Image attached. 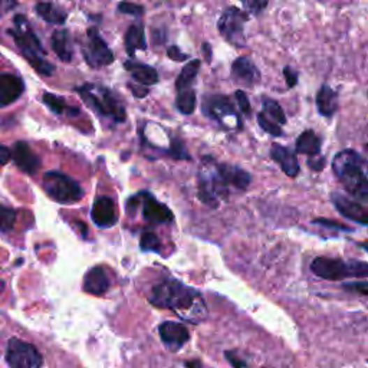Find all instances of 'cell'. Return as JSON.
Segmentation results:
<instances>
[{
	"label": "cell",
	"instance_id": "d590c367",
	"mask_svg": "<svg viewBox=\"0 0 368 368\" xmlns=\"http://www.w3.org/2000/svg\"><path fill=\"white\" fill-rule=\"evenodd\" d=\"M118 10L121 13H127V15H134V16H140L144 13V8L140 5H134V3H127V2H122L118 5Z\"/></svg>",
	"mask_w": 368,
	"mask_h": 368
},
{
	"label": "cell",
	"instance_id": "7dc6e473",
	"mask_svg": "<svg viewBox=\"0 0 368 368\" xmlns=\"http://www.w3.org/2000/svg\"><path fill=\"white\" fill-rule=\"evenodd\" d=\"M358 246H360L361 249H364V251L368 252V242H361V243H358Z\"/></svg>",
	"mask_w": 368,
	"mask_h": 368
},
{
	"label": "cell",
	"instance_id": "681fc988",
	"mask_svg": "<svg viewBox=\"0 0 368 368\" xmlns=\"http://www.w3.org/2000/svg\"><path fill=\"white\" fill-rule=\"evenodd\" d=\"M3 290H5V282L0 281V293H3Z\"/></svg>",
	"mask_w": 368,
	"mask_h": 368
},
{
	"label": "cell",
	"instance_id": "f907efd6",
	"mask_svg": "<svg viewBox=\"0 0 368 368\" xmlns=\"http://www.w3.org/2000/svg\"><path fill=\"white\" fill-rule=\"evenodd\" d=\"M365 149H367V154H368V141H367V145H365Z\"/></svg>",
	"mask_w": 368,
	"mask_h": 368
},
{
	"label": "cell",
	"instance_id": "7c38bea8",
	"mask_svg": "<svg viewBox=\"0 0 368 368\" xmlns=\"http://www.w3.org/2000/svg\"><path fill=\"white\" fill-rule=\"evenodd\" d=\"M159 334L164 347L171 353H177L190 341L189 330L183 324L175 321L163 323L159 327Z\"/></svg>",
	"mask_w": 368,
	"mask_h": 368
},
{
	"label": "cell",
	"instance_id": "52a82bcc",
	"mask_svg": "<svg viewBox=\"0 0 368 368\" xmlns=\"http://www.w3.org/2000/svg\"><path fill=\"white\" fill-rule=\"evenodd\" d=\"M78 92L84 98V101L95 111L103 115L112 117L117 122L126 121L124 107L117 101V98L108 89L101 88L100 94H95L91 85H85L82 88H78Z\"/></svg>",
	"mask_w": 368,
	"mask_h": 368
},
{
	"label": "cell",
	"instance_id": "ee69618b",
	"mask_svg": "<svg viewBox=\"0 0 368 368\" xmlns=\"http://www.w3.org/2000/svg\"><path fill=\"white\" fill-rule=\"evenodd\" d=\"M12 152L5 145H0V165H5L10 161Z\"/></svg>",
	"mask_w": 368,
	"mask_h": 368
},
{
	"label": "cell",
	"instance_id": "2e32d148",
	"mask_svg": "<svg viewBox=\"0 0 368 368\" xmlns=\"http://www.w3.org/2000/svg\"><path fill=\"white\" fill-rule=\"evenodd\" d=\"M232 77L242 85L255 87L260 81V72L252 59L240 57L232 64Z\"/></svg>",
	"mask_w": 368,
	"mask_h": 368
},
{
	"label": "cell",
	"instance_id": "7a4b0ae2",
	"mask_svg": "<svg viewBox=\"0 0 368 368\" xmlns=\"http://www.w3.org/2000/svg\"><path fill=\"white\" fill-rule=\"evenodd\" d=\"M364 160L354 150H342L332 160V171L354 199L368 203V177L362 168Z\"/></svg>",
	"mask_w": 368,
	"mask_h": 368
},
{
	"label": "cell",
	"instance_id": "7bdbcfd3",
	"mask_svg": "<svg viewBox=\"0 0 368 368\" xmlns=\"http://www.w3.org/2000/svg\"><path fill=\"white\" fill-rule=\"evenodd\" d=\"M308 165L315 170V171H321L325 167V159L321 156H315V157H309L308 160Z\"/></svg>",
	"mask_w": 368,
	"mask_h": 368
},
{
	"label": "cell",
	"instance_id": "60d3db41",
	"mask_svg": "<svg viewBox=\"0 0 368 368\" xmlns=\"http://www.w3.org/2000/svg\"><path fill=\"white\" fill-rule=\"evenodd\" d=\"M167 55L171 58V59H173V61H186L187 58H189V55H186L184 52H182L180 51V49H179V46H170L168 49H167Z\"/></svg>",
	"mask_w": 368,
	"mask_h": 368
},
{
	"label": "cell",
	"instance_id": "9a60e30c",
	"mask_svg": "<svg viewBox=\"0 0 368 368\" xmlns=\"http://www.w3.org/2000/svg\"><path fill=\"white\" fill-rule=\"evenodd\" d=\"M91 216L96 226L104 229L112 228L117 223V212H115L114 200L111 198H107V196L98 198L92 206Z\"/></svg>",
	"mask_w": 368,
	"mask_h": 368
},
{
	"label": "cell",
	"instance_id": "7402d4cb",
	"mask_svg": "<svg viewBox=\"0 0 368 368\" xmlns=\"http://www.w3.org/2000/svg\"><path fill=\"white\" fill-rule=\"evenodd\" d=\"M316 108L323 117L331 118L338 110V92L331 87L324 85L316 94Z\"/></svg>",
	"mask_w": 368,
	"mask_h": 368
},
{
	"label": "cell",
	"instance_id": "1f68e13d",
	"mask_svg": "<svg viewBox=\"0 0 368 368\" xmlns=\"http://www.w3.org/2000/svg\"><path fill=\"white\" fill-rule=\"evenodd\" d=\"M16 213L15 210L0 206V232H8L15 226Z\"/></svg>",
	"mask_w": 368,
	"mask_h": 368
},
{
	"label": "cell",
	"instance_id": "484cf974",
	"mask_svg": "<svg viewBox=\"0 0 368 368\" xmlns=\"http://www.w3.org/2000/svg\"><path fill=\"white\" fill-rule=\"evenodd\" d=\"M199 68H200V61L194 59V61H190L182 69L180 75L177 77V81H176L177 92L184 91V89H191V85H193L196 77H198V73H199Z\"/></svg>",
	"mask_w": 368,
	"mask_h": 368
},
{
	"label": "cell",
	"instance_id": "9c48e42d",
	"mask_svg": "<svg viewBox=\"0 0 368 368\" xmlns=\"http://www.w3.org/2000/svg\"><path fill=\"white\" fill-rule=\"evenodd\" d=\"M6 361L10 368H41L42 355L32 346L19 338H10L6 350Z\"/></svg>",
	"mask_w": 368,
	"mask_h": 368
},
{
	"label": "cell",
	"instance_id": "bcb514c9",
	"mask_svg": "<svg viewBox=\"0 0 368 368\" xmlns=\"http://www.w3.org/2000/svg\"><path fill=\"white\" fill-rule=\"evenodd\" d=\"M187 368H203V364L199 360H191L186 362Z\"/></svg>",
	"mask_w": 368,
	"mask_h": 368
},
{
	"label": "cell",
	"instance_id": "44dd1931",
	"mask_svg": "<svg viewBox=\"0 0 368 368\" xmlns=\"http://www.w3.org/2000/svg\"><path fill=\"white\" fill-rule=\"evenodd\" d=\"M124 66L131 73L133 80L142 87L154 85L159 82V72H157V69H154L150 65H144V64L128 61V62H126Z\"/></svg>",
	"mask_w": 368,
	"mask_h": 368
},
{
	"label": "cell",
	"instance_id": "ffe728a7",
	"mask_svg": "<svg viewBox=\"0 0 368 368\" xmlns=\"http://www.w3.org/2000/svg\"><path fill=\"white\" fill-rule=\"evenodd\" d=\"M110 288V279L101 266H95L84 278V290L91 295H103Z\"/></svg>",
	"mask_w": 368,
	"mask_h": 368
},
{
	"label": "cell",
	"instance_id": "f546056e",
	"mask_svg": "<svg viewBox=\"0 0 368 368\" xmlns=\"http://www.w3.org/2000/svg\"><path fill=\"white\" fill-rule=\"evenodd\" d=\"M141 249L145 252H160L161 242L159 236L152 230H145L141 235Z\"/></svg>",
	"mask_w": 368,
	"mask_h": 368
},
{
	"label": "cell",
	"instance_id": "8992f818",
	"mask_svg": "<svg viewBox=\"0 0 368 368\" xmlns=\"http://www.w3.org/2000/svg\"><path fill=\"white\" fill-rule=\"evenodd\" d=\"M43 190L52 200L62 205H72L82 199L81 186L61 171H47L43 176Z\"/></svg>",
	"mask_w": 368,
	"mask_h": 368
},
{
	"label": "cell",
	"instance_id": "5b68a950",
	"mask_svg": "<svg viewBox=\"0 0 368 368\" xmlns=\"http://www.w3.org/2000/svg\"><path fill=\"white\" fill-rule=\"evenodd\" d=\"M311 271L314 275L328 281L346 278H368V263L360 260H342L320 256L312 260Z\"/></svg>",
	"mask_w": 368,
	"mask_h": 368
},
{
	"label": "cell",
	"instance_id": "836d02e7",
	"mask_svg": "<svg viewBox=\"0 0 368 368\" xmlns=\"http://www.w3.org/2000/svg\"><path fill=\"white\" fill-rule=\"evenodd\" d=\"M168 154L176 159V160H190V154L187 153L186 150V147L183 144L182 140H173V142H171V147H170V150H168Z\"/></svg>",
	"mask_w": 368,
	"mask_h": 368
},
{
	"label": "cell",
	"instance_id": "ac0fdd59",
	"mask_svg": "<svg viewBox=\"0 0 368 368\" xmlns=\"http://www.w3.org/2000/svg\"><path fill=\"white\" fill-rule=\"evenodd\" d=\"M271 157L274 161L282 168L284 173L289 177H297L300 173V163L298 159L292 150H289L288 147H284L281 144H272L271 147Z\"/></svg>",
	"mask_w": 368,
	"mask_h": 368
},
{
	"label": "cell",
	"instance_id": "ba28073f",
	"mask_svg": "<svg viewBox=\"0 0 368 368\" xmlns=\"http://www.w3.org/2000/svg\"><path fill=\"white\" fill-rule=\"evenodd\" d=\"M249 20L248 12H243L237 8H228L219 19L217 28L220 35H222L229 43L237 47H243L246 45V38H244V23Z\"/></svg>",
	"mask_w": 368,
	"mask_h": 368
},
{
	"label": "cell",
	"instance_id": "83f0119b",
	"mask_svg": "<svg viewBox=\"0 0 368 368\" xmlns=\"http://www.w3.org/2000/svg\"><path fill=\"white\" fill-rule=\"evenodd\" d=\"M196 104H198V100H196V92L193 88L177 92L176 105L182 114L184 115L193 114L196 110Z\"/></svg>",
	"mask_w": 368,
	"mask_h": 368
},
{
	"label": "cell",
	"instance_id": "4fadbf2b",
	"mask_svg": "<svg viewBox=\"0 0 368 368\" xmlns=\"http://www.w3.org/2000/svg\"><path fill=\"white\" fill-rule=\"evenodd\" d=\"M138 198L142 203V217L147 222L154 223V225H161V223H170L173 222L175 214L165 205L160 203L156 200L150 193H141L138 194Z\"/></svg>",
	"mask_w": 368,
	"mask_h": 368
},
{
	"label": "cell",
	"instance_id": "f6af8a7d",
	"mask_svg": "<svg viewBox=\"0 0 368 368\" xmlns=\"http://www.w3.org/2000/svg\"><path fill=\"white\" fill-rule=\"evenodd\" d=\"M130 88H131V91L134 92V95L135 96H138V98H142V96H145L147 94H149V89H147V88H144V87H134V85H131L130 84Z\"/></svg>",
	"mask_w": 368,
	"mask_h": 368
},
{
	"label": "cell",
	"instance_id": "ab89813d",
	"mask_svg": "<svg viewBox=\"0 0 368 368\" xmlns=\"http://www.w3.org/2000/svg\"><path fill=\"white\" fill-rule=\"evenodd\" d=\"M284 77H285L286 84H288L289 88H293V87H295L298 84V73L295 71H293L292 68H289V66H286L284 69Z\"/></svg>",
	"mask_w": 368,
	"mask_h": 368
},
{
	"label": "cell",
	"instance_id": "4dcf8cb0",
	"mask_svg": "<svg viewBox=\"0 0 368 368\" xmlns=\"http://www.w3.org/2000/svg\"><path fill=\"white\" fill-rule=\"evenodd\" d=\"M43 103L46 104V107H47L49 110H51V111L55 112V114H62V112H65V111H68V112L72 111L71 108H69V110L66 108V104H65V101L62 100L61 96L54 95V94H51V92H45V94H43Z\"/></svg>",
	"mask_w": 368,
	"mask_h": 368
},
{
	"label": "cell",
	"instance_id": "3957f363",
	"mask_svg": "<svg viewBox=\"0 0 368 368\" xmlns=\"http://www.w3.org/2000/svg\"><path fill=\"white\" fill-rule=\"evenodd\" d=\"M226 196H229V184L220 163L205 157L199 173V199L210 207H217Z\"/></svg>",
	"mask_w": 368,
	"mask_h": 368
},
{
	"label": "cell",
	"instance_id": "b9f144b4",
	"mask_svg": "<svg viewBox=\"0 0 368 368\" xmlns=\"http://www.w3.org/2000/svg\"><path fill=\"white\" fill-rule=\"evenodd\" d=\"M315 225H321V226H325V228H335V229H342L346 232H350V228L341 225V223H335V222H331V220H325V219H315L314 220Z\"/></svg>",
	"mask_w": 368,
	"mask_h": 368
},
{
	"label": "cell",
	"instance_id": "8fae6325",
	"mask_svg": "<svg viewBox=\"0 0 368 368\" xmlns=\"http://www.w3.org/2000/svg\"><path fill=\"white\" fill-rule=\"evenodd\" d=\"M84 55L87 62L94 68L107 66L114 62L111 49L101 39V36L98 35V31L95 28L88 29V43L84 49Z\"/></svg>",
	"mask_w": 368,
	"mask_h": 368
},
{
	"label": "cell",
	"instance_id": "e575fe53",
	"mask_svg": "<svg viewBox=\"0 0 368 368\" xmlns=\"http://www.w3.org/2000/svg\"><path fill=\"white\" fill-rule=\"evenodd\" d=\"M235 96H236V103L239 104V108L242 110V112L246 115V117H251L252 114V107H251V103H249V98L248 95L244 94L242 89H237L235 92Z\"/></svg>",
	"mask_w": 368,
	"mask_h": 368
},
{
	"label": "cell",
	"instance_id": "d6a6232c",
	"mask_svg": "<svg viewBox=\"0 0 368 368\" xmlns=\"http://www.w3.org/2000/svg\"><path fill=\"white\" fill-rule=\"evenodd\" d=\"M258 122H259V126L262 127L263 131H266L267 134H271V135H275V137H279L282 135V130L278 124H275L274 121L269 119L267 117H265L262 112L258 115Z\"/></svg>",
	"mask_w": 368,
	"mask_h": 368
},
{
	"label": "cell",
	"instance_id": "d4e9b609",
	"mask_svg": "<svg viewBox=\"0 0 368 368\" xmlns=\"http://www.w3.org/2000/svg\"><path fill=\"white\" fill-rule=\"evenodd\" d=\"M147 47L142 24H131L126 34V49L130 57L135 55V51H144Z\"/></svg>",
	"mask_w": 368,
	"mask_h": 368
},
{
	"label": "cell",
	"instance_id": "d6986e66",
	"mask_svg": "<svg viewBox=\"0 0 368 368\" xmlns=\"http://www.w3.org/2000/svg\"><path fill=\"white\" fill-rule=\"evenodd\" d=\"M24 85L20 78L12 73H0V107H8L19 100Z\"/></svg>",
	"mask_w": 368,
	"mask_h": 368
},
{
	"label": "cell",
	"instance_id": "74e56055",
	"mask_svg": "<svg viewBox=\"0 0 368 368\" xmlns=\"http://www.w3.org/2000/svg\"><path fill=\"white\" fill-rule=\"evenodd\" d=\"M243 5H244V8L248 9V12L258 15L267 6V2H259V0H249V2H244Z\"/></svg>",
	"mask_w": 368,
	"mask_h": 368
},
{
	"label": "cell",
	"instance_id": "6da1fadb",
	"mask_svg": "<svg viewBox=\"0 0 368 368\" xmlns=\"http://www.w3.org/2000/svg\"><path fill=\"white\" fill-rule=\"evenodd\" d=\"M150 302L157 308L171 309L184 321L199 324L206 320L207 307L199 290L177 279H165L152 290Z\"/></svg>",
	"mask_w": 368,
	"mask_h": 368
},
{
	"label": "cell",
	"instance_id": "f1b7e54d",
	"mask_svg": "<svg viewBox=\"0 0 368 368\" xmlns=\"http://www.w3.org/2000/svg\"><path fill=\"white\" fill-rule=\"evenodd\" d=\"M262 114L265 117H267L271 121H274L275 124H282L284 126L285 122H286V117L284 114V110L274 100H267V98H265V100H263V112Z\"/></svg>",
	"mask_w": 368,
	"mask_h": 368
},
{
	"label": "cell",
	"instance_id": "e0dca14e",
	"mask_svg": "<svg viewBox=\"0 0 368 368\" xmlns=\"http://www.w3.org/2000/svg\"><path fill=\"white\" fill-rule=\"evenodd\" d=\"M12 157L15 164L27 175H35L41 167L39 157L31 150V147L23 141L15 144V149L12 150Z\"/></svg>",
	"mask_w": 368,
	"mask_h": 368
},
{
	"label": "cell",
	"instance_id": "30bf717a",
	"mask_svg": "<svg viewBox=\"0 0 368 368\" xmlns=\"http://www.w3.org/2000/svg\"><path fill=\"white\" fill-rule=\"evenodd\" d=\"M205 112L220 122L222 126H226L228 128L240 127L242 122L239 119V115L230 103V100L225 95H210L206 98L205 101Z\"/></svg>",
	"mask_w": 368,
	"mask_h": 368
},
{
	"label": "cell",
	"instance_id": "277c9868",
	"mask_svg": "<svg viewBox=\"0 0 368 368\" xmlns=\"http://www.w3.org/2000/svg\"><path fill=\"white\" fill-rule=\"evenodd\" d=\"M15 22L17 23L19 29L16 31H9V34L12 35V38L15 39L16 45L19 46V49L22 51V54L24 55L29 61V64L39 72L42 75H52L55 66L52 64H49L43 57H45V49L42 47L39 39L36 38V35L24 28V24H27V19L23 16H16Z\"/></svg>",
	"mask_w": 368,
	"mask_h": 368
},
{
	"label": "cell",
	"instance_id": "4316f807",
	"mask_svg": "<svg viewBox=\"0 0 368 368\" xmlns=\"http://www.w3.org/2000/svg\"><path fill=\"white\" fill-rule=\"evenodd\" d=\"M35 10L49 23H64L66 20V12L52 3H38Z\"/></svg>",
	"mask_w": 368,
	"mask_h": 368
},
{
	"label": "cell",
	"instance_id": "8d00e7d4",
	"mask_svg": "<svg viewBox=\"0 0 368 368\" xmlns=\"http://www.w3.org/2000/svg\"><path fill=\"white\" fill-rule=\"evenodd\" d=\"M344 288L347 290H351V292H357V293H361V295H365L368 297V281H364V282H353V284H346Z\"/></svg>",
	"mask_w": 368,
	"mask_h": 368
},
{
	"label": "cell",
	"instance_id": "cb8c5ba5",
	"mask_svg": "<svg viewBox=\"0 0 368 368\" xmlns=\"http://www.w3.org/2000/svg\"><path fill=\"white\" fill-rule=\"evenodd\" d=\"M52 49L55 51V54L64 61V62H69L73 57L72 52V45H71V36L69 32L65 29L57 31L52 35Z\"/></svg>",
	"mask_w": 368,
	"mask_h": 368
},
{
	"label": "cell",
	"instance_id": "603a6c76",
	"mask_svg": "<svg viewBox=\"0 0 368 368\" xmlns=\"http://www.w3.org/2000/svg\"><path fill=\"white\" fill-rule=\"evenodd\" d=\"M295 149H297V153L307 154L309 157L320 156L321 140L312 130H307L298 137L297 144H295Z\"/></svg>",
	"mask_w": 368,
	"mask_h": 368
},
{
	"label": "cell",
	"instance_id": "c3c4849f",
	"mask_svg": "<svg viewBox=\"0 0 368 368\" xmlns=\"http://www.w3.org/2000/svg\"><path fill=\"white\" fill-rule=\"evenodd\" d=\"M5 5H6V6L9 8V9H10V8H15V6H16V3H13V2H12V3H10V2H8V3H5V2H0V8H2V6H5Z\"/></svg>",
	"mask_w": 368,
	"mask_h": 368
},
{
	"label": "cell",
	"instance_id": "f35d334b",
	"mask_svg": "<svg viewBox=\"0 0 368 368\" xmlns=\"http://www.w3.org/2000/svg\"><path fill=\"white\" fill-rule=\"evenodd\" d=\"M225 357L228 358V361L230 362V365L233 368H248L246 362H244L236 353H232V351H226L225 353Z\"/></svg>",
	"mask_w": 368,
	"mask_h": 368
},
{
	"label": "cell",
	"instance_id": "5bb4252c",
	"mask_svg": "<svg viewBox=\"0 0 368 368\" xmlns=\"http://www.w3.org/2000/svg\"><path fill=\"white\" fill-rule=\"evenodd\" d=\"M331 200L342 216L351 219L353 222L368 226V209H365L361 203L348 199L347 196L341 193H332Z\"/></svg>",
	"mask_w": 368,
	"mask_h": 368
}]
</instances>
